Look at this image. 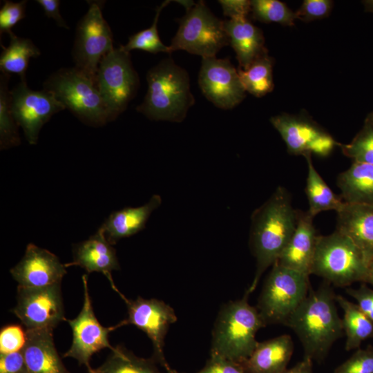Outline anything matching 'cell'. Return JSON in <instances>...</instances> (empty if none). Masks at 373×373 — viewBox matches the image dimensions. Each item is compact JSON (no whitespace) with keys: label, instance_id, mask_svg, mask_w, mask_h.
I'll use <instances>...</instances> for the list:
<instances>
[{"label":"cell","instance_id":"cell-28","mask_svg":"<svg viewBox=\"0 0 373 373\" xmlns=\"http://www.w3.org/2000/svg\"><path fill=\"white\" fill-rule=\"evenodd\" d=\"M9 36V45L7 47L2 46L0 69L3 74H17L21 80H25L30 59L39 57L41 52L30 39L19 37L14 33Z\"/></svg>","mask_w":373,"mask_h":373},{"label":"cell","instance_id":"cell-12","mask_svg":"<svg viewBox=\"0 0 373 373\" xmlns=\"http://www.w3.org/2000/svg\"><path fill=\"white\" fill-rule=\"evenodd\" d=\"M84 286V303L81 312L73 319L67 322L72 329L73 341L70 349L63 357L76 359L80 365H84L87 370L90 367L92 356L104 348L114 349L108 341V334L117 328L126 325L124 321L119 324L105 327L96 318L88 288V276H82Z\"/></svg>","mask_w":373,"mask_h":373},{"label":"cell","instance_id":"cell-42","mask_svg":"<svg viewBox=\"0 0 373 373\" xmlns=\"http://www.w3.org/2000/svg\"><path fill=\"white\" fill-rule=\"evenodd\" d=\"M223 15L230 19L247 18L251 12V1L247 0H220Z\"/></svg>","mask_w":373,"mask_h":373},{"label":"cell","instance_id":"cell-1","mask_svg":"<svg viewBox=\"0 0 373 373\" xmlns=\"http://www.w3.org/2000/svg\"><path fill=\"white\" fill-rule=\"evenodd\" d=\"M297 211L287 190L280 186L253 212L249 246L256 269L247 291L249 294L256 289L262 274L277 261L291 238L296 226Z\"/></svg>","mask_w":373,"mask_h":373},{"label":"cell","instance_id":"cell-29","mask_svg":"<svg viewBox=\"0 0 373 373\" xmlns=\"http://www.w3.org/2000/svg\"><path fill=\"white\" fill-rule=\"evenodd\" d=\"M156 363L153 358L138 357L117 345L111 350L106 361L95 370L96 373H160Z\"/></svg>","mask_w":373,"mask_h":373},{"label":"cell","instance_id":"cell-19","mask_svg":"<svg viewBox=\"0 0 373 373\" xmlns=\"http://www.w3.org/2000/svg\"><path fill=\"white\" fill-rule=\"evenodd\" d=\"M65 266H79L88 274L94 271L102 273L109 280L112 288L121 297L124 296L117 289L112 278V271L120 269L116 251L101 227L88 240L75 245L73 260Z\"/></svg>","mask_w":373,"mask_h":373},{"label":"cell","instance_id":"cell-16","mask_svg":"<svg viewBox=\"0 0 373 373\" xmlns=\"http://www.w3.org/2000/svg\"><path fill=\"white\" fill-rule=\"evenodd\" d=\"M270 122L291 155L314 153L326 157L335 146H341L327 131L304 117L281 114L271 117Z\"/></svg>","mask_w":373,"mask_h":373},{"label":"cell","instance_id":"cell-27","mask_svg":"<svg viewBox=\"0 0 373 373\" xmlns=\"http://www.w3.org/2000/svg\"><path fill=\"white\" fill-rule=\"evenodd\" d=\"M304 157L307 164L305 186L309 204L307 212L313 217L325 211L334 210L337 212L343 206L344 201L332 191L318 173L313 164L312 154H307Z\"/></svg>","mask_w":373,"mask_h":373},{"label":"cell","instance_id":"cell-5","mask_svg":"<svg viewBox=\"0 0 373 373\" xmlns=\"http://www.w3.org/2000/svg\"><path fill=\"white\" fill-rule=\"evenodd\" d=\"M368 263L355 244L336 229L327 236H318L311 274L323 278L336 287H349L366 283Z\"/></svg>","mask_w":373,"mask_h":373},{"label":"cell","instance_id":"cell-23","mask_svg":"<svg viewBox=\"0 0 373 373\" xmlns=\"http://www.w3.org/2000/svg\"><path fill=\"white\" fill-rule=\"evenodd\" d=\"M162 203L160 195H153L142 206L126 207L113 212L100 227L108 241L115 245L122 238L132 236L146 226L151 214Z\"/></svg>","mask_w":373,"mask_h":373},{"label":"cell","instance_id":"cell-13","mask_svg":"<svg viewBox=\"0 0 373 373\" xmlns=\"http://www.w3.org/2000/svg\"><path fill=\"white\" fill-rule=\"evenodd\" d=\"M10 95L13 117L30 144H36L43 126L53 115L66 108L52 93L32 90L26 79L21 80Z\"/></svg>","mask_w":373,"mask_h":373},{"label":"cell","instance_id":"cell-3","mask_svg":"<svg viewBox=\"0 0 373 373\" xmlns=\"http://www.w3.org/2000/svg\"><path fill=\"white\" fill-rule=\"evenodd\" d=\"M146 81L147 92L137 111L152 120L182 122L195 104L187 71L167 57L148 71Z\"/></svg>","mask_w":373,"mask_h":373},{"label":"cell","instance_id":"cell-26","mask_svg":"<svg viewBox=\"0 0 373 373\" xmlns=\"http://www.w3.org/2000/svg\"><path fill=\"white\" fill-rule=\"evenodd\" d=\"M336 301L343 311L342 324L346 340L345 349H358L361 343L373 338V322L354 303L341 295H336Z\"/></svg>","mask_w":373,"mask_h":373},{"label":"cell","instance_id":"cell-25","mask_svg":"<svg viewBox=\"0 0 373 373\" xmlns=\"http://www.w3.org/2000/svg\"><path fill=\"white\" fill-rule=\"evenodd\" d=\"M337 185L345 202L373 206V165L353 162L340 173Z\"/></svg>","mask_w":373,"mask_h":373},{"label":"cell","instance_id":"cell-7","mask_svg":"<svg viewBox=\"0 0 373 373\" xmlns=\"http://www.w3.org/2000/svg\"><path fill=\"white\" fill-rule=\"evenodd\" d=\"M44 89L77 117L91 126L109 122V115L97 85L77 68H61L45 82Z\"/></svg>","mask_w":373,"mask_h":373},{"label":"cell","instance_id":"cell-8","mask_svg":"<svg viewBox=\"0 0 373 373\" xmlns=\"http://www.w3.org/2000/svg\"><path fill=\"white\" fill-rule=\"evenodd\" d=\"M229 44L224 21L216 17L204 1H199L179 20L178 29L169 48L171 52L182 50L209 58L216 57Z\"/></svg>","mask_w":373,"mask_h":373},{"label":"cell","instance_id":"cell-33","mask_svg":"<svg viewBox=\"0 0 373 373\" xmlns=\"http://www.w3.org/2000/svg\"><path fill=\"white\" fill-rule=\"evenodd\" d=\"M251 12L255 19L264 23L291 26L296 19L295 13L278 0H252Z\"/></svg>","mask_w":373,"mask_h":373},{"label":"cell","instance_id":"cell-35","mask_svg":"<svg viewBox=\"0 0 373 373\" xmlns=\"http://www.w3.org/2000/svg\"><path fill=\"white\" fill-rule=\"evenodd\" d=\"M334 373H373V346L358 348Z\"/></svg>","mask_w":373,"mask_h":373},{"label":"cell","instance_id":"cell-45","mask_svg":"<svg viewBox=\"0 0 373 373\" xmlns=\"http://www.w3.org/2000/svg\"><path fill=\"white\" fill-rule=\"evenodd\" d=\"M366 283L373 286V260L368 264L367 277Z\"/></svg>","mask_w":373,"mask_h":373},{"label":"cell","instance_id":"cell-20","mask_svg":"<svg viewBox=\"0 0 373 373\" xmlns=\"http://www.w3.org/2000/svg\"><path fill=\"white\" fill-rule=\"evenodd\" d=\"M336 213V230L355 244L369 264L373 260V206L344 202Z\"/></svg>","mask_w":373,"mask_h":373},{"label":"cell","instance_id":"cell-32","mask_svg":"<svg viewBox=\"0 0 373 373\" xmlns=\"http://www.w3.org/2000/svg\"><path fill=\"white\" fill-rule=\"evenodd\" d=\"M171 1L170 0L163 1L156 8L155 15L151 26L129 37L127 44L124 46L121 45L119 48L126 52H130L132 50H142L153 54L171 53L169 46H166L162 42L157 30V23L161 11Z\"/></svg>","mask_w":373,"mask_h":373},{"label":"cell","instance_id":"cell-49","mask_svg":"<svg viewBox=\"0 0 373 373\" xmlns=\"http://www.w3.org/2000/svg\"><path fill=\"white\" fill-rule=\"evenodd\" d=\"M166 373H178V372H176L175 370H172L170 372H166Z\"/></svg>","mask_w":373,"mask_h":373},{"label":"cell","instance_id":"cell-48","mask_svg":"<svg viewBox=\"0 0 373 373\" xmlns=\"http://www.w3.org/2000/svg\"><path fill=\"white\" fill-rule=\"evenodd\" d=\"M88 373H96L95 369H93L92 367H90L88 369Z\"/></svg>","mask_w":373,"mask_h":373},{"label":"cell","instance_id":"cell-9","mask_svg":"<svg viewBox=\"0 0 373 373\" xmlns=\"http://www.w3.org/2000/svg\"><path fill=\"white\" fill-rule=\"evenodd\" d=\"M96 84L110 121L115 119L126 110L140 86L130 53L119 47L104 56L99 65Z\"/></svg>","mask_w":373,"mask_h":373},{"label":"cell","instance_id":"cell-44","mask_svg":"<svg viewBox=\"0 0 373 373\" xmlns=\"http://www.w3.org/2000/svg\"><path fill=\"white\" fill-rule=\"evenodd\" d=\"M283 373H314L312 367V361L303 358L294 366L287 369Z\"/></svg>","mask_w":373,"mask_h":373},{"label":"cell","instance_id":"cell-34","mask_svg":"<svg viewBox=\"0 0 373 373\" xmlns=\"http://www.w3.org/2000/svg\"><path fill=\"white\" fill-rule=\"evenodd\" d=\"M345 155L353 162L373 165V127L365 122L362 129L347 144L341 145Z\"/></svg>","mask_w":373,"mask_h":373},{"label":"cell","instance_id":"cell-11","mask_svg":"<svg viewBox=\"0 0 373 373\" xmlns=\"http://www.w3.org/2000/svg\"><path fill=\"white\" fill-rule=\"evenodd\" d=\"M17 300L12 311L26 329L53 330L66 320L61 283L41 287L18 285Z\"/></svg>","mask_w":373,"mask_h":373},{"label":"cell","instance_id":"cell-38","mask_svg":"<svg viewBox=\"0 0 373 373\" xmlns=\"http://www.w3.org/2000/svg\"><path fill=\"white\" fill-rule=\"evenodd\" d=\"M332 2L328 0H305L296 12V19L310 21L325 17L332 9Z\"/></svg>","mask_w":373,"mask_h":373},{"label":"cell","instance_id":"cell-24","mask_svg":"<svg viewBox=\"0 0 373 373\" xmlns=\"http://www.w3.org/2000/svg\"><path fill=\"white\" fill-rule=\"evenodd\" d=\"M224 28L240 69L247 68L256 59L267 53L261 30L247 18L224 21Z\"/></svg>","mask_w":373,"mask_h":373},{"label":"cell","instance_id":"cell-21","mask_svg":"<svg viewBox=\"0 0 373 373\" xmlns=\"http://www.w3.org/2000/svg\"><path fill=\"white\" fill-rule=\"evenodd\" d=\"M52 332L26 329V341L21 351L30 373H70L56 350Z\"/></svg>","mask_w":373,"mask_h":373},{"label":"cell","instance_id":"cell-37","mask_svg":"<svg viewBox=\"0 0 373 373\" xmlns=\"http://www.w3.org/2000/svg\"><path fill=\"white\" fill-rule=\"evenodd\" d=\"M26 341V332L21 325H8L0 332V353H10L22 350Z\"/></svg>","mask_w":373,"mask_h":373},{"label":"cell","instance_id":"cell-4","mask_svg":"<svg viewBox=\"0 0 373 373\" xmlns=\"http://www.w3.org/2000/svg\"><path fill=\"white\" fill-rule=\"evenodd\" d=\"M249 295L246 291L242 298L220 308L212 330L210 354L242 363L254 350L256 334L265 325L256 307L249 304Z\"/></svg>","mask_w":373,"mask_h":373},{"label":"cell","instance_id":"cell-22","mask_svg":"<svg viewBox=\"0 0 373 373\" xmlns=\"http://www.w3.org/2000/svg\"><path fill=\"white\" fill-rule=\"evenodd\" d=\"M294 352L289 334L258 342L251 355L240 363L247 373H283Z\"/></svg>","mask_w":373,"mask_h":373},{"label":"cell","instance_id":"cell-46","mask_svg":"<svg viewBox=\"0 0 373 373\" xmlns=\"http://www.w3.org/2000/svg\"><path fill=\"white\" fill-rule=\"evenodd\" d=\"M365 10L373 13V0L364 1Z\"/></svg>","mask_w":373,"mask_h":373},{"label":"cell","instance_id":"cell-18","mask_svg":"<svg viewBox=\"0 0 373 373\" xmlns=\"http://www.w3.org/2000/svg\"><path fill=\"white\" fill-rule=\"evenodd\" d=\"M314 218L307 211H297L295 230L276 262L306 276L311 275L318 236Z\"/></svg>","mask_w":373,"mask_h":373},{"label":"cell","instance_id":"cell-30","mask_svg":"<svg viewBox=\"0 0 373 373\" xmlns=\"http://www.w3.org/2000/svg\"><path fill=\"white\" fill-rule=\"evenodd\" d=\"M273 60L267 53L253 61L245 69H238L246 92L257 97L270 93L274 88Z\"/></svg>","mask_w":373,"mask_h":373},{"label":"cell","instance_id":"cell-40","mask_svg":"<svg viewBox=\"0 0 373 373\" xmlns=\"http://www.w3.org/2000/svg\"><path fill=\"white\" fill-rule=\"evenodd\" d=\"M345 291L356 300L361 311L373 322V289L362 284L358 288L348 287Z\"/></svg>","mask_w":373,"mask_h":373},{"label":"cell","instance_id":"cell-6","mask_svg":"<svg viewBox=\"0 0 373 373\" xmlns=\"http://www.w3.org/2000/svg\"><path fill=\"white\" fill-rule=\"evenodd\" d=\"M309 277L277 262L272 265L256 306L265 326L286 325L309 291Z\"/></svg>","mask_w":373,"mask_h":373},{"label":"cell","instance_id":"cell-15","mask_svg":"<svg viewBox=\"0 0 373 373\" xmlns=\"http://www.w3.org/2000/svg\"><path fill=\"white\" fill-rule=\"evenodd\" d=\"M198 84L204 97L221 109H232L245 97L238 71L227 58H202Z\"/></svg>","mask_w":373,"mask_h":373},{"label":"cell","instance_id":"cell-10","mask_svg":"<svg viewBox=\"0 0 373 373\" xmlns=\"http://www.w3.org/2000/svg\"><path fill=\"white\" fill-rule=\"evenodd\" d=\"M102 8V2L89 3L87 12L77 24L73 52L75 67L95 84L101 60L115 49L111 30Z\"/></svg>","mask_w":373,"mask_h":373},{"label":"cell","instance_id":"cell-43","mask_svg":"<svg viewBox=\"0 0 373 373\" xmlns=\"http://www.w3.org/2000/svg\"><path fill=\"white\" fill-rule=\"evenodd\" d=\"M37 3L40 5L44 11L45 15L50 18H52L60 26L68 29L66 21L62 18L59 12L60 1L59 0H37Z\"/></svg>","mask_w":373,"mask_h":373},{"label":"cell","instance_id":"cell-2","mask_svg":"<svg viewBox=\"0 0 373 373\" xmlns=\"http://www.w3.org/2000/svg\"><path fill=\"white\" fill-rule=\"evenodd\" d=\"M327 282L309 291L286 326L296 334L303 348V358L320 362L333 344L344 335L336 294Z\"/></svg>","mask_w":373,"mask_h":373},{"label":"cell","instance_id":"cell-31","mask_svg":"<svg viewBox=\"0 0 373 373\" xmlns=\"http://www.w3.org/2000/svg\"><path fill=\"white\" fill-rule=\"evenodd\" d=\"M10 75L0 77V146L6 149L20 144L17 124L11 110V95L8 89Z\"/></svg>","mask_w":373,"mask_h":373},{"label":"cell","instance_id":"cell-41","mask_svg":"<svg viewBox=\"0 0 373 373\" xmlns=\"http://www.w3.org/2000/svg\"><path fill=\"white\" fill-rule=\"evenodd\" d=\"M0 373H30L21 350L0 353Z\"/></svg>","mask_w":373,"mask_h":373},{"label":"cell","instance_id":"cell-47","mask_svg":"<svg viewBox=\"0 0 373 373\" xmlns=\"http://www.w3.org/2000/svg\"><path fill=\"white\" fill-rule=\"evenodd\" d=\"M365 122L373 127V112L370 113L365 120Z\"/></svg>","mask_w":373,"mask_h":373},{"label":"cell","instance_id":"cell-39","mask_svg":"<svg viewBox=\"0 0 373 373\" xmlns=\"http://www.w3.org/2000/svg\"><path fill=\"white\" fill-rule=\"evenodd\" d=\"M196 373H247L240 363L210 354L205 365Z\"/></svg>","mask_w":373,"mask_h":373},{"label":"cell","instance_id":"cell-14","mask_svg":"<svg viewBox=\"0 0 373 373\" xmlns=\"http://www.w3.org/2000/svg\"><path fill=\"white\" fill-rule=\"evenodd\" d=\"M122 299L128 309V317L124 320L125 324L133 325L147 335L153 345V359L166 372L171 371L164 348L169 328L178 320L173 308L156 298L137 297L135 300H130L124 296Z\"/></svg>","mask_w":373,"mask_h":373},{"label":"cell","instance_id":"cell-17","mask_svg":"<svg viewBox=\"0 0 373 373\" xmlns=\"http://www.w3.org/2000/svg\"><path fill=\"white\" fill-rule=\"evenodd\" d=\"M10 272L19 286L41 287L61 283L66 270L54 254L30 243L21 260Z\"/></svg>","mask_w":373,"mask_h":373},{"label":"cell","instance_id":"cell-36","mask_svg":"<svg viewBox=\"0 0 373 373\" xmlns=\"http://www.w3.org/2000/svg\"><path fill=\"white\" fill-rule=\"evenodd\" d=\"M27 1L12 2L5 1L0 10V33L12 32V28L26 17Z\"/></svg>","mask_w":373,"mask_h":373}]
</instances>
